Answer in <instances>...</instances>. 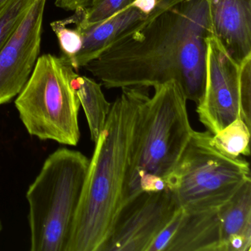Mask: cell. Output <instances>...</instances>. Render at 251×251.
<instances>
[{"label":"cell","mask_w":251,"mask_h":251,"mask_svg":"<svg viewBox=\"0 0 251 251\" xmlns=\"http://www.w3.org/2000/svg\"><path fill=\"white\" fill-rule=\"evenodd\" d=\"M211 34L240 64L251 55V0H206Z\"/></svg>","instance_id":"12"},{"label":"cell","mask_w":251,"mask_h":251,"mask_svg":"<svg viewBox=\"0 0 251 251\" xmlns=\"http://www.w3.org/2000/svg\"><path fill=\"white\" fill-rule=\"evenodd\" d=\"M182 0H135L134 2L101 23L89 25L77 23L73 25L81 37L80 51L69 60L73 68L77 71L98 58L107 48L125 35L133 31L151 17Z\"/></svg>","instance_id":"10"},{"label":"cell","mask_w":251,"mask_h":251,"mask_svg":"<svg viewBox=\"0 0 251 251\" xmlns=\"http://www.w3.org/2000/svg\"><path fill=\"white\" fill-rule=\"evenodd\" d=\"M180 208L169 189L133 195L120 207L100 251H149Z\"/></svg>","instance_id":"7"},{"label":"cell","mask_w":251,"mask_h":251,"mask_svg":"<svg viewBox=\"0 0 251 251\" xmlns=\"http://www.w3.org/2000/svg\"><path fill=\"white\" fill-rule=\"evenodd\" d=\"M149 251H221L218 208H180Z\"/></svg>","instance_id":"11"},{"label":"cell","mask_w":251,"mask_h":251,"mask_svg":"<svg viewBox=\"0 0 251 251\" xmlns=\"http://www.w3.org/2000/svg\"><path fill=\"white\" fill-rule=\"evenodd\" d=\"M221 251H251V179L218 208Z\"/></svg>","instance_id":"13"},{"label":"cell","mask_w":251,"mask_h":251,"mask_svg":"<svg viewBox=\"0 0 251 251\" xmlns=\"http://www.w3.org/2000/svg\"><path fill=\"white\" fill-rule=\"evenodd\" d=\"M148 88L126 87L95 143L66 251H100L123 205Z\"/></svg>","instance_id":"2"},{"label":"cell","mask_w":251,"mask_h":251,"mask_svg":"<svg viewBox=\"0 0 251 251\" xmlns=\"http://www.w3.org/2000/svg\"><path fill=\"white\" fill-rule=\"evenodd\" d=\"M197 113L212 135L240 118L239 64L213 36L207 39L205 88Z\"/></svg>","instance_id":"8"},{"label":"cell","mask_w":251,"mask_h":251,"mask_svg":"<svg viewBox=\"0 0 251 251\" xmlns=\"http://www.w3.org/2000/svg\"><path fill=\"white\" fill-rule=\"evenodd\" d=\"M64 20H58L51 23L50 26L55 34L56 35L59 43L60 48L63 56L70 60L73 58L81 48L82 41L80 33L73 25L70 27L68 23H64Z\"/></svg>","instance_id":"18"},{"label":"cell","mask_w":251,"mask_h":251,"mask_svg":"<svg viewBox=\"0 0 251 251\" xmlns=\"http://www.w3.org/2000/svg\"><path fill=\"white\" fill-rule=\"evenodd\" d=\"M8 0H0V7L2 6L5 2H6Z\"/></svg>","instance_id":"21"},{"label":"cell","mask_w":251,"mask_h":251,"mask_svg":"<svg viewBox=\"0 0 251 251\" xmlns=\"http://www.w3.org/2000/svg\"><path fill=\"white\" fill-rule=\"evenodd\" d=\"M47 0H36L17 30L0 48V105L18 96L40 53Z\"/></svg>","instance_id":"9"},{"label":"cell","mask_w":251,"mask_h":251,"mask_svg":"<svg viewBox=\"0 0 251 251\" xmlns=\"http://www.w3.org/2000/svg\"><path fill=\"white\" fill-rule=\"evenodd\" d=\"M135 0H90L83 7L75 10L74 14L66 18L69 23L89 25L101 23L131 5Z\"/></svg>","instance_id":"16"},{"label":"cell","mask_w":251,"mask_h":251,"mask_svg":"<svg viewBox=\"0 0 251 251\" xmlns=\"http://www.w3.org/2000/svg\"><path fill=\"white\" fill-rule=\"evenodd\" d=\"M76 72L63 55L39 57L15 100L20 120L30 136L70 146L78 144L80 102L75 89Z\"/></svg>","instance_id":"5"},{"label":"cell","mask_w":251,"mask_h":251,"mask_svg":"<svg viewBox=\"0 0 251 251\" xmlns=\"http://www.w3.org/2000/svg\"><path fill=\"white\" fill-rule=\"evenodd\" d=\"M36 0H8L0 7V48L17 30Z\"/></svg>","instance_id":"17"},{"label":"cell","mask_w":251,"mask_h":251,"mask_svg":"<svg viewBox=\"0 0 251 251\" xmlns=\"http://www.w3.org/2000/svg\"><path fill=\"white\" fill-rule=\"evenodd\" d=\"M240 119L251 127V55L239 64Z\"/></svg>","instance_id":"19"},{"label":"cell","mask_w":251,"mask_h":251,"mask_svg":"<svg viewBox=\"0 0 251 251\" xmlns=\"http://www.w3.org/2000/svg\"><path fill=\"white\" fill-rule=\"evenodd\" d=\"M251 127L242 119H236L215 135H213L212 143L219 151L230 157L237 158L241 155L248 156L250 149Z\"/></svg>","instance_id":"15"},{"label":"cell","mask_w":251,"mask_h":251,"mask_svg":"<svg viewBox=\"0 0 251 251\" xmlns=\"http://www.w3.org/2000/svg\"><path fill=\"white\" fill-rule=\"evenodd\" d=\"M89 161L80 151L66 148L45 160L26 194L30 251L67 250Z\"/></svg>","instance_id":"4"},{"label":"cell","mask_w":251,"mask_h":251,"mask_svg":"<svg viewBox=\"0 0 251 251\" xmlns=\"http://www.w3.org/2000/svg\"><path fill=\"white\" fill-rule=\"evenodd\" d=\"M90 0H55V5L61 9L75 11L79 7L87 5Z\"/></svg>","instance_id":"20"},{"label":"cell","mask_w":251,"mask_h":251,"mask_svg":"<svg viewBox=\"0 0 251 251\" xmlns=\"http://www.w3.org/2000/svg\"><path fill=\"white\" fill-rule=\"evenodd\" d=\"M154 90L144 107L123 202L140 192L167 189L194 130L181 86L170 80Z\"/></svg>","instance_id":"3"},{"label":"cell","mask_w":251,"mask_h":251,"mask_svg":"<svg viewBox=\"0 0 251 251\" xmlns=\"http://www.w3.org/2000/svg\"><path fill=\"white\" fill-rule=\"evenodd\" d=\"M212 136L208 130H193L167 178V189L183 209L219 208L251 179L249 163L222 153L213 145Z\"/></svg>","instance_id":"6"},{"label":"cell","mask_w":251,"mask_h":251,"mask_svg":"<svg viewBox=\"0 0 251 251\" xmlns=\"http://www.w3.org/2000/svg\"><path fill=\"white\" fill-rule=\"evenodd\" d=\"M75 89L86 114L91 139L95 144L105 127L111 103L105 98L101 84L93 79L78 75Z\"/></svg>","instance_id":"14"},{"label":"cell","mask_w":251,"mask_h":251,"mask_svg":"<svg viewBox=\"0 0 251 251\" xmlns=\"http://www.w3.org/2000/svg\"><path fill=\"white\" fill-rule=\"evenodd\" d=\"M210 36L206 0H183L116 41L84 68L107 89L154 88L176 80L187 100L198 104Z\"/></svg>","instance_id":"1"}]
</instances>
